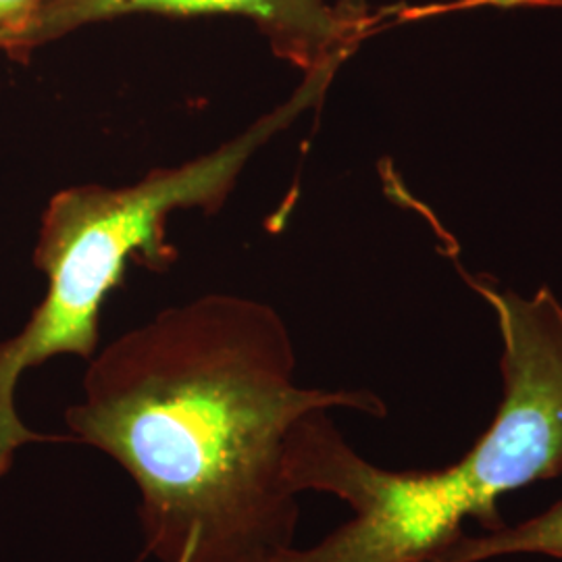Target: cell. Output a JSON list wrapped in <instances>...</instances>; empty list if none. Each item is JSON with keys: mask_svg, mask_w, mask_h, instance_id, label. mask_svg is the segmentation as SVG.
Wrapping results in <instances>:
<instances>
[{"mask_svg": "<svg viewBox=\"0 0 562 562\" xmlns=\"http://www.w3.org/2000/svg\"><path fill=\"white\" fill-rule=\"evenodd\" d=\"M294 369L278 311L234 294L165 308L90 359L65 423L138 487L144 554L261 562L294 546L292 427L319 408L385 417L380 396L301 387Z\"/></svg>", "mask_w": 562, "mask_h": 562, "instance_id": "obj_1", "label": "cell"}, {"mask_svg": "<svg viewBox=\"0 0 562 562\" xmlns=\"http://www.w3.org/2000/svg\"><path fill=\"white\" fill-rule=\"evenodd\" d=\"M515 554H542L562 561V501L538 517L482 536L462 533L434 562H485Z\"/></svg>", "mask_w": 562, "mask_h": 562, "instance_id": "obj_5", "label": "cell"}, {"mask_svg": "<svg viewBox=\"0 0 562 562\" xmlns=\"http://www.w3.org/2000/svg\"><path fill=\"white\" fill-rule=\"evenodd\" d=\"M44 0H0V53L20 63L21 44Z\"/></svg>", "mask_w": 562, "mask_h": 562, "instance_id": "obj_6", "label": "cell"}, {"mask_svg": "<svg viewBox=\"0 0 562 562\" xmlns=\"http://www.w3.org/2000/svg\"><path fill=\"white\" fill-rule=\"evenodd\" d=\"M331 76H304L290 101L199 159L155 169L132 186L90 183L50 199L34 252L48 292L20 334L0 344V477L21 446L69 442V436H41L20 422L13 396L21 373L59 355L90 361L99 352L102 304L123 280L127 261L169 269L178 250L165 238L167 217L180 209L217 213L255 153L319 101Z\"/></svg>", "mask_w": 562, "mask_h": 562, "instance_id": "obj_3", "label": "cell"}, {"mask_svg": "<svg viewBox=\"0 0 562 562\" xmlns=\"http://www.w3.org/2000/svg\"><path fill=\"white\" fill-rule=\"evenodd\" d=\"M503 334L504 396L461 461L429 471H387L341 438L327 408L296 423L285 477L296 494L323 492L352 519L311 548L288 546L261 562H434L462 522L504 527L498 503L562 473V306L548 288L533 299L473 281Z\"/></svg>", "mask_w": 562, "mask_h": 562, "instance_id": "obj_2", "label": "cell"}, {"mask_svg": "<svg viewBox=\"0 0 562 562\" xmlns=\"http://www.w3.org/2000/svg\"><path fill=\"white\" fill-rule=\"evenodd\" d=\"M236 15L252 21L276 57L304 76L334 74L361 41L367 25L357 9H334L325 0H44L21 44L20 63L83 25L125 15Z\"/></svg>", "mask_w": 562, "mask_h": 562, "instance_id": "obj_4", "label": "cell"}]
</instances>
